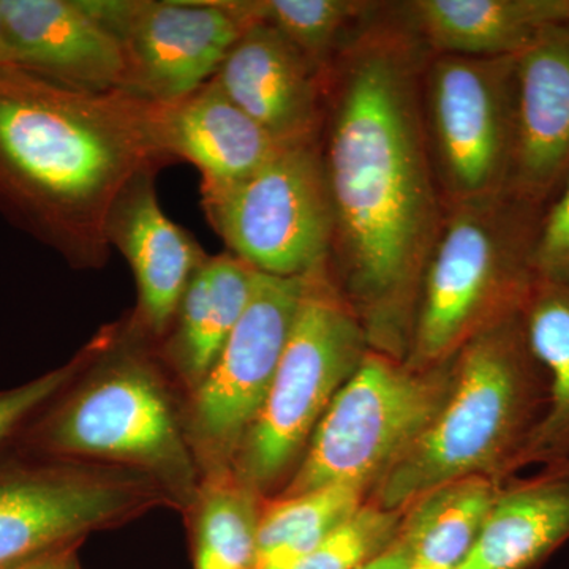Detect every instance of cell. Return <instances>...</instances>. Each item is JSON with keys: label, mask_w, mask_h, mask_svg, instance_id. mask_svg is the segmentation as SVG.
I'll return each mask as SVG.
<instances>
[{"label": "cell", "mask_w": 569, "mask_h": 569, "mask_svg": "<svg viewBox=\"0 0 569 569\" xmlns=\"http://www.w3.org/2000/svg\"><path fill=\"white\" fill-rule=\"evenodd\" d=\"M501 486L486 477L445 482L403 511L397 538L417 563L458 569L473 549Z\"/></svg>", "instance_id": "22"}, {"label": "cell", "mask_w": 569, "mask_h": 569, "mask_svg": "<svg viewBox=\"0 0 569 569\" xmlns=\"http://www.w3.org/2000/svg\"><path fill=\"white\" fill-rule=\"evenodd\" d=\"M14 66L71 89L122 91L118 40L80 0H0Z\"/></svg>", "instance_id": "16"}, {"label": "cell", "mask_w": 569, "mask_h": 569, "mask_svg": "<svg viewBox=\"0 0 569 569\" xmlns=\"http://www.w3.org/2000/svg\"><path fill=\"white\" fill-rule=\"evenodd\" d=\"M103 346L66 391L17 438V451L137 468L156 478L187 511L201 471L173 397L127 323L104 329Z\"/></svg>", "instance_id": "4"}, {"label": "cell", "mask_w": 569, "mask_h": 569, "mask_svg": "<svg viewBox=\"0 0 569 569\" xmlns=\"http://www.w3.org/2000/svg\"><path fill=\"white\" fill-rule=\"evenodd\" d=\"M429 56L396 2H381L323 74L318 149L332 209L328 276L370 348L399 361L445 211L422 126Z\"/></svg>", "instance_id": "1"}, {"label": "cell", "mask_w": 569, "mask_h": 569, "mask_svg": "<svg viewBox=\"0 0 569 569\" xmlns=\"http://www.w3.org/2000/svg\"><path fill=\"white\" fill-rule=\"evenodd\" d=\"M263 501L233 467L203 471L187 509L192 518L193 569H257Z\"/></svg>", "instance_id": "23"}, {"label": "cell", "mask_w": 569, "mask_h": 569, "mask_svg": "<svg viewBox=\"0 0 569 569\" xmlns=\"http://www.w3.org/2000/svg\"><path fill=\"white\" fill-rule=\"evenodd\" d=\"M78 548L80 546H69V548L52 550V552L41 553V556L33 557V559L20 561V563L0 569H58L61 567L62 561L66 560V557L78 550Z\"/></svg>", "instance_id": "30"}, {"label": "cell", "mask_w": 569, "mask_h": 569, "mask_svg": "<svg viewBox=\"0 0 569 569\" xmlns=\"http://www.w3.org/2000/svg\"><path fill=\"white\" fill-rule=\"evenodd\" d=\"M516 59L430 52L425 63L422 126L443 206L509 190L518 140Z\"/></svg>", "instance_id": "9"}, {"label": "cell", "mask_w": 569, "mask_h": 569, "mask_svg": "<svg viewBox=\"0 0 569 569\" xmlns=\"http://www.w3.org/2000/svg\"><path fill=\"white\" fill-rule=\"evenodd\" d=\"M381 2L366 0H252L254 20L282 33L325 73Z\"/></svg>", "instance_id": "25"}, {"label": "cell", "mask_w": 569, "mask_h": 569, "mask_svg": "<svg viewBox=\"0 0 569 569\" xmlns=\"http://www.w3.org/2000/svg\"><path fill=\"white\" fill-rule=\"evenodd\" d=\"M307 279L258 276L244 316L193 388L186 430L201 473L233 467L274 381Z\"/></svg>", "instance_id": "12"}, {"label": "cell", "mask_w": 569, "mask_h": 569, "mask_svg": "<svg viewBox=\"0 0 569 569\" xmlns=\"http://www.w3.org/2000/svg\"><path fill=\"white\" fill-rule=\"evenodd\" d=\"M200 190L212 230L254 271L305 277L328 269L332 209L318 142L284 146L244 181Z\"/></svg>", "instance_id": "10"}, {"label": "cell", "mask_w": 569, "mask_h": 569, "mask_svg": "<svg viewBox=\"0 0 569 569\" xmlns=\"http://www.w3.org/2000/svg\"><path fill=\"white\" fill-rule=\"evenodd\" d=\"M449 381L451 359L418 370L370 350L337 392L277 497L336 485L370 493L436 418Z\"/></svg>", "instance_id": "7"}, {"label": "cell", "mask_w": 569, "mask_h": 569, "mask_svg": "<svg viewBox=\"0 0 569 569\" xmlns=\"http://www.w3.org/2000/svg\"><path fill=\"white\" fill-rule=\"evenodd\" d=\"M167 163L152 103L0 66V216L71 268L107 263L112 206L138 174Z\"/></svg>", "instance_id": "2"}, {"label": "cell", "mask_w": 569, "mask_h": 569, "mask_svg": "<svg viewBox=\"0 0 569 569\" xmlns=\"http://www.w3.org/2000/svg\"><path fill=\"white\" fill-rule=\"evenodd\" d=\"M522 323L530 350L548 376L549 402L519 467L569 462V283L537 279Z\"/></svg>", "instance_id": "21"}, {"label": "cell", "mask_w": 569, "mask_h": 569, "mask_svg": "<svg viewBox=\"0 0 569 569\" xmlns=\"http://www.w3.org/2000/svg\"><path fill=\"white\" fill-rule=\"evenodd\" d=\"M103 335L100 332L84 350L70 362L43 373L21 387L0 391V456L6 448L17 441L24 427L32 421L44 407L50 406L62 391L84 372L92 359L102 348Z\"/></svg>", "instance_id": "27"}, {"label": "cell", "mask_w": 569, "mask_h": 569, "mask_svg": "<svg viewBox=\"0 0 569 569\" xmlns=\"http://www.w3.org/2000/svg\"><path fill=\"white\" fill-rule=\"evenodd\" d=\"M396 10L432 54L466 58H518L569 21V0H410Z\"/></svg>", "instance_id": "18"}, {"label": "cell", "mask_w": 569, "mask_h": 569, "mask_svg": "<svg viewBox=\"0 0 569 569\" xmlns=\"http://www.w3.org/2000/svg\"><path fill=\"white\" fill-rule=\"evenodd\" d=\"M6 63H13V52H11L9 39H7L2 11H0V66H6Z\"/></svg>", "instance_id": "31"}, {"label": "cell", "mask_w": 569, "mask_h": 569, "mask_svg": "<svg viewBox=\"0 0 569 569\" xmlns=\"http://www.w3.org/2000/svg\"><path fill=\"white\" fill-rule=\"evenodd\" d=\"M407 569H437V568H430L426 567V565L417 563V561H413V563L410 565Z\"/></svg>", "instance_id": "33"}, {"label": "cell", "mask_w": 569, "mask_h": 569, "mask_svg": "<svg viewBox=\"0 0 569 569\" xmlns=\"http://www.w3.org/2000/svg\"><path fill=\"white\" fill-rule=\"evenodd\" d=\"M569 539V462L503 482L458 569H537Z\"/></svg>", "instance_id": "19"}, {"label": "cell", "mask_w": 569, "mask_h": 569, "mask_svg": "<svg viewBox=\"0 0 569 569\" xmlns=\"http://www.w3.org/2000/svg\"><path fill=\"white\" fill-rule=\"evenodd\" d=\"M78 550L71 552L70 556L66 557V560L62 561L61 567L58 569H81L80 561H78L77 557Z\"/></svg>", "instance_id": "32"}, {"label": "cell", "mask_w": 569, "mask_h": 569, "mask_svg": "<svg viewBox=\"0 0 569 569\" xmlns=\"http://www.w3.org/2000/svg\"><path fill=\"white\" fill-rule=\"evenodd\" d=\"M535 269L538 279L569 283V173L542 213Z\"/></svg>", "instance_id": "28"}, {"label": "cell", "mask_w": 569, "mask_h": 569, "mask_svg": "<svg viewBox=\"0 0 569 569\" xmlns=\"http://www.w3.org/2000/svg\"><path fill=\"white\" fill-rule=\"evenodd\" d=\"M176 498L137 468L92 460L0 456V568L116 529Z\"/></svg>", "instance_id": "8"}, {"label": "cell", "mask_w": 569, "mask_h": 569, "mask_svg": "<svg viewBox=\"0 0 569 569\" xmlns=\"http://www.w3.org/2000/svg\"><path fill=\"white\" fill-rule=\"evenodd\" d=\"M369 492L351 485L326 486L263 501L258 523L257 569H290L329 531L366 503Z\"/></svg>", "instance_id": "24"}, {"label": "cell", "mask_w": 569, "mask_h": 569, "mask_svg": "<svg viewBox=\"0 0 569 569\" xmlns=\"http://www.w3.org/2000/svg\"><path fill=\"white\" fill-rule=\"evenodd\" d=\"M370 350L328 269L310 274L260 417L236 455L238 477L264 497L298 467L318 422Z\"/></svg>", "instance_id": "6"}, {"label": "cell", "mask_w": 569, "mask_h": 569, "mask_svg": "<svg viewBox=\"0 0 569 569\" xmlns=\"http://www.w3.org/2000/svg\"><path fill=\"white\" fill-rule=\"evenodd\" d=\"M258 276L252 266L224 252L209 257L187 284L167 355L192 389L209 372L244 316Z\"/></svg>", "instance_id": "20"}, {"label": "cell", "mask_w": 569, "mask_h": 569, "mask_svg": "<svg viewBox=\"0 0 569 569\" xmlns=\"http://www.w3.org/2000/svg\"><path fill=\"white\" fill-rule=\"evenodd\" d=\"M518 140L509 192L548 206L569 173V21L516 59Z\"/></svg>", "instance_id": "15"}, {"label": "cell", "mask_w": 569, "mask_h": 569, "mask_svg": "<svg viewBox=\"0 0 569 569\" xmlns=\"http://www.w3.org/2000/svg\"><path fill=\"white\" fill-rule=\"evenodd\" d=\"M402 518L403 511H388L366 500L290 569L361 568L395 542Z\"/></svg>", "instance_id": "26"}, {"label": "cell", "mask_w": 569, "mask_h": 569, "mask_svg": "<svg viewBox=\"0 0 569 569\" xmlns=\"http://www.w3.org/2000/svg\"><path fill=\"white\" fill-rule=\"evenodd\" d=\"M118 40L122 91L156 104L186 99L212 80L253 24L250 0H80Z\"/></svg>", "instance_id": "11"}, {"label": "cell", "mask_w": 569, "mask_h": 569, "mask_svg": "<svg viewBox=\"0 0 569 569\" xmlns=\"http://www.w3.org/2000/svg\"><path fill=\"white\" fill-rule=\"evenodd\" d=\"M323 74L282 33L258 21L242 32L213 80L277 144L301 146L320 138Z\"/></svg>", "instance_id": "13"}, {"label": "cell", "mask_w": 569, "mask_h": 569, "mask_svg": "<svg viewBox=\"0 0 569 569\" xmlns=\"http://www.w3.org/2000/svg\"><path fill=\"white\" fill-rule=\"evenodd\" d=\"M156 173L144 171L127 186L107 227L110 247L129 261L137 282L138 307L130 325L148 340L170 331L187 284L209 258L160 208Z\"/></svg>", "instance_id": "14"}, {"label": "cell", "mask_w": 569, "mask_h": 569, "mask_svg": "<svg viewBox=\"0 0 569 569\" xmlns=\"http://www.w3.org/2000/svg\"><path fill=\"white\" fill-rule=\"evenodd\" d=\"M152 127L168 162L192 163L201 186L244 181L284 148L236 107L213 78L178 102L152 103Z\"/></svg>", "instance_id": "17"}, {"label": "cell", "mask_w": 569, "mask_h": 569, "mask_svg": "<svg viewBox=\"0 0 569 569\" xmlns=\"http://www.w3.org/2000/svg\"><path fill=\"white\" fill-rule=\"evenodd\" d=\"M411 563H413V557L410 550L399 538H396L389 548L358 569H407Z\"/></svg>", "instance_id": "29"}, {"label": "cell", "mask_w": 569, "mask_h": 569, "mask_svg": "<svg viewBox=\"0 0 569 569\" xmlns=\"http://www.w3.org/2000/svg\"><path fill=\"white\" fill-rule=\"evenodd\" d=\"M548 402V376L527 342L522 312L489 326L452 356L451 381L436 418L367 501L406 511L456 479L507 481L520 470Z\"/></svg>", "instance_id": "3"}, {"label": "cell", "mask_w": 569, "mask_h": 569, "mask_svg": "<svg viewBox=\"0 0 569 569\" xmlns=\"http://www.w3.org/2000/svg\"><path fill=\"white\" fill-rule=\"evenodd\" d=\"M546 206L512 192L445 206L419 283L406 365H445L489 326L522 312L537 282Z\"/></svg>", "instance_id": "5"}]
</instances>
